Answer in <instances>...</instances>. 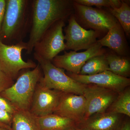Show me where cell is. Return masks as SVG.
Segmentation results:
<instances>
[{
    "label": "cell",
    "instance_id": "1",
    "mask_svg": "<svg viewBox=\"0 0 130 130\" xmlns=\"http://www.w3.org/2000/svg\"><path fill=\"white\" fill-rule=\"evenodd\" d=\"M72 0L31 1V25L26 54H30L35 44L58 21L66 20L73 13Z\"/></svg>",
    "mask_w": 130,
    "mask_h": 130
},
{
    "label": "cell",
    "instance_id": "2",
    "mask_svg": "<svg viewBox=\"0 0 130 130\" xmlns=\"http://www.w3.org/2000/svg\"><path fill=\"white\" fill-rule=\"evenodd\" d=\"M31 1L6 0L0 40L7 45L23 41L31 25Z\"/></svg>",
    "mask_w": 130,
    "mask_h": 130
},
{
    "label": "cell",
    "instance_id": "3",
    "mask_svg": "<svg viewBox=\"0 0 130 130\" xmlns=\"http://www.w3.org/2000/svg\"><path fill=\"white\" fill-rule=\"evenodd\" d=\"M43 76L38 64L32 70H27L20 74L16 82L0 95L17 110L29 111L36 88Z\"/></svg>",
    "mask_w": 130,
    "mask_h": 130
},
{
    "label": "cell",
    "instance_id": "4",
    "mask_svg": "<svg viewBox=\"0 0 130 130\" xmlns=\"http://www.w3.org/2000/svg\"><path fill=\"white\" fill-rule=\"evenodd\" d=\"M33 55L43 74L39 82L41 85L63 93L83 95L85 84L78 83L69 77L65 73L64 70L56 67L51 61L44 59L36 53Z\"/></svg>",
    "mask_w": 130,
    "mask_h": 130
},
{
    "label": "cell",
    "instance_id": "5",
    "mask_svg": "<svg viewBox=\"0 0 130 130\" xmlns=\"http://www.w3.org/2000/svg\"><path fill=\"white\" fill-rule=\"evenodd\" d=\"M73 13L78 23L85 29H90L100 35L106 34L118 22L108 10L86 6L73 2Z\"/></svg>",
    "mask_w": 130,
    "mask_h": 130
},
{
    "label": "cell",
    "instance_id": "6",
    "mask_svg": "<svg viewBox=\"0 0 130 130\" xmlns=\"http://www.w3.org/2000/svg\"><path fill=\"white\" fill-rule=\"evenodd\" d=\"M26 48L27 43L24 41L8 45L0 40V66L13 80L17 79L22 70L34 69L37 66L32 60L25 61L23 59L22 51Z\"/></svg>",
    "mask_w": 130,
    "mask_h": 130
},
{
    "label": "cell",
    "instance_id": "7",
    "mask_svg": "<svg viewBox=\"0 0 130 130\" xmlns=\"http://www.w3.org/2000/svg\"><path fill=\"white\" fill-rule=\"evenodd\" d=\"M66 20H60L54 24L35 44V53L42 58L50 61L58 54L66 51L63 28Z\"/></svg>",
    "mask_w": 130,
    "mask_h": 130
},
{
    "label": "cell",
    "instance_id": "8",
    "mask_svg": "<svg viewBox=\"0 0 130 130\" xmlns=\"http://www.w3.org/2000/svg\"><path fill=\"white\" fill-rule=\"evenodd\" d=\"M68 25L64 28L66 50H87L95 44L100 34L92 30H86L79 25L73 13L69 17Z\"/></svg>",
    "mask_w": 130,
    "mask_h": 130
},
{
    "label": "cell",
    "instance_id": "9",
    "mask_svg": "<svg viewBox=\"0 0 130 130\" xmlns=\"http://www.w3.org/2000/svg\"><path fill=\"white\" fill-rule=\"evenodd\" d=\"M118 94L111 90L95 85L85 84L83 95L86 100V106L83 120L95 114L106 112Z\"/></svg>",
    "mask_w": 130,
    "mask_h": 130
},
{
    "label": "cell",
    "instance_id": "10",
    "mask_svg": "<svg viewBox=\"0 0 130 130\" xmlns=\"http://www.w3.org/2000/svg\"><path fill=\"white\" fill-rule=\"evenodd\" d=\"M106 51V50L97 41L90 48L84 52L65 51L64 54L57 55L51 61L56 67L68 72L79 74L81 68L87 61L94 56L104 54Z\"/></svg>",
    "mask_w": 130,
    "mask_h": 130
},
{
    "label": "cell",
    "instance_id": "11",
    "mask_svg": "<svg viewBox=\"0 0 130 130\" xmlns=\"http://www.w3.org/2000/svg\"><path fill=\"white\" fill-rule=\"evenodd\" d=\"M63 93L46 88L39 82L35 90L30 111L37 117L54 113Z\"/></svg>",
    "mask_w": 130,
    "mask_h": 130
},
{
    "label": "cell",
    "instance_id": "12",
    "mask_svg": "<svg viewBox=\"0 0 130 130\" xmlns=\"http://www.w3.org/2000/svg\"><path fill=\"white\" fill-rule=\"evenodd\" d=\"M69 77L84 84H94L119 93L129 86L130 79L114 74L108 71L92 75H82L67 72Z\"/></svg>",
    "mask_w": 130,
    "mask_h": 130
},
{
    "label": "cell",
    "instance_id": "13",
    "mask_svg": "<svg viewBox=\"0 0 130 130\" xmlns=\"http://www.w3.org/2000/svg\"><path fill=\"white\" fill-rule=\"evenodd\" d=\"M86 106L83 95L63 93L54 113L71 119L77 124L83 120Z\"/></svg>",
    "mask_w": 130,
    "mask_h": 130
},
{
    "label": "cell",
    "instance_id": "14",
    "mask_svg": "<svg viewBox=\"0 0 130 130\" xmlns=\"http://www.w3.org/2000/svg\"><path fill=\"white\" fill-rule=\"evenodd\" d=\"M119 114L111 112L95 114L76 124L82 130H117L121 124Z\"/></svg>",
    "mask_w": 130,
    "mask_h": 130
},
{
    "label": "cell",
    "instance_id": "15",
    "mask_svg": "<svg viewBox=\"0 0 130 130\" xmlns=\"http://www.w3.org/2000/svg\"><path fill=\"white\" fill-rule=\"evenodd\" d=\"M97 41L102 47H108L119 55L129 56V47L124 31L118 22Z\"/></svg>",
    "mask_w": 130,
    "mask_h": 130
},
{
    "label": "cell",
    "instance_id": "16",
    "mask_svg": "<svg viewBox=\"0 0 130 130\" xmlns=\"http://www.w3.org/2000/svg\"><path fill=\"white\" fill-rule=\"evenodd\" d=\"M37 120L40 130H70L76 124L72 120L55 113L37 117Z\"/></svg>",
    "mask_w": 130,
    "mask_h": 130
},
{
    "label": "cell",
    "instance_id": "17",
    "mask_svg": "<svg viewBox=\"0 0 130 130\" xmlns=\"http://www.w3.org/2000/svg\"><path fill=\"white\" fill-rule=\"evenodd\" d=\"M109 71L114 74L128 78L130 74L129 56L119 55L113 51H107L105 54Z\"/></svg>",
    "mask_w": 130,
    "mask_h": 130
},
{
    "label": "cell",
    "instance_id": "18",
    "mask_svg": "<svg viewBox=\"0 0 130 130\" xmlns=\"http://www.w3.org/2000/svg\"><path fill=\"white\" fill-rule=\"evenodd\" d=\"M12 130H40L37 117L29 110H17L13 115Z\"/></svg>",
    "mask_w": 130,
    "mask_h": 130
},
{
    "label": "cell",
    "instance_id": "19",
    "mask_svg": "<svg viewBox=\"0 0 130 130\" xmlns=\"http://www.w3.org/2000/svg\"><path fill=\"white\" fill-rule=\"evenodd\" d=\"M109 71V66L105 54L90 58L81 68L79 74L92 75Z\"/></svg>",
    "mask_w": 130,
    "mask_h": 130
},
{
    "label": "cell",
    "instance_id": "20",
    "mask_svg": "<svg viewBox=\"0 0 130 130\" xmlns=\"http://www.w3.org/2000/svg\"><path fill=\"white\" fill-rule=\"evenodd\" d=\"M108 11L117 19L122 27L125 35H130V7L125 1H121V5L118 8H107Z\"/></svg>",
    "mask_w": 130,
    "mask_h": 130
},
{
    "label": "cell",
    "instance_id": "21",
    "mask_svg": "<svg viewBox=\"0 0 130 130\" xmlns=\"http://www.w3.org/2000/svg\"><path fill=\"white\" fill-rule=\"evenodd\" d=\"M109 111L130 117V90L125 89L119 93L117 98L110 106Z\"/></svg>",
    "mask_w": 130,
    "mask_h": 130
},
{
    "label": "cell",
    "instance_id": "22",
    "mask_svg": "<svg viewBox=\"0 0 130 130\" xmlns=\"http://www.w3.org/2000/svg\"><path fill=\"white\" fill-rule=\"evenodd\" d=\"M75 2L80 5L91 7L95 6L98 8L102 7L107 8H118L121 5L120 0H74Z\"/></svg>",
    "mask_w": 130,
    "mask_h": 130
},
{
    "label": "cell",
    "instance_id": "23",
    "mask_svg": "<svg viewBox=\"0 0 130 130\" xmlns=\"http://www.w3.org/2000/svg\"><path fill=\"white\" fill-rule=\"evenodd\" d=\"M14 83V80L6 74L0 66V94Z\"/></svg>",
    "mask_w": 130,
    "mask_h": 130
},
{
    "label": "cell",
    "instance_id": "24",
    "mask_svg": "<svg viewBox=\"0 0 130 130\" xmlns=\"http://www.w3.org/2000/svg\"><path fill=\"white\" fill-rule=\"evenodd\" d=\"M0 109L5 110L13 115L17 109L8 100L0 95Z\"/></svg>",
    "mask_w": 130,
    "mask_h": 130
},
{
    "label": "cell",
    "instance_id": "25",
    "mask_svg": "<svg viewBox=\"0 0 130 130\" xmlns=\"http://www.w3.org/2000/svg\"><path fill=\"white\" fill-rule=\"evenodd\" d=\"M12 118L13 115L0 109V123L11 127Z\"/></svg>",
    "mask_w": 130,
    "mask_h": 130
},
{
    "label": "cell",
    "instance_id": "26",
    "mask_svg": "<svg viewBox=\"0 0 130 130\" xmlns=\"http://www.w3.org/2000/svg\"><path fill=\"white\" fill-rule=\"evenodd\" d=\"M6 8V0H0V31L5 16Z\"/></svg>",
    "mask_w": 130,
    "mask_h": 130
},
{
    "label": "cell",
    "instance_id": "27",
    "mask_svg": "<svg viewBox=\"0 0 130 130\" xmlns=\"http://www.w3.org/2000/svg\"><path fill=\"white\" fill-rule=\"evenodd\" d=\"M117 130H130V123L129 121H124Z\"/></svg>",
    "mask_w": 130,
    "mask_h": 130
},
{
    "label": "cell",
    "instance_id": "28",
    "mask_svg": "<svg viewBox=\"0 0 130 130\" xmlns=\"http://www.w3.org/2000/svg\"><path fill=\"white\" fill-rule=\"evenodd\" d=\"M0 127H3V128H8V129H11V127L8 126L4 124H2V123H0Z\"/></svg>",
    "mask_w": 130,
    "mask_h": 130
},
{
    "label": "cell",
    "instance_id": "29",
    "mask_svg": "<svg viewBox=\"0 0 130 130\" xmlns=\"http://www.w3.org/2000/svg\"><path fill=\"white\" fill-rule=\"evenodd\" d=\"M0 130H12V129H8V128L0 127Z\"/></svg>",
    "mask_w": 130,
    "mask_h": 130
},
{
    "label": "cell",
    "instance_id": "30",
    "mask_svg": "<svg viewBox=\"0 0 130 130\" xmlns=\"http://www.w3.org/2000/svg\"><path fill=\"white\" fill-rule=\"evenodd\" d=\"M70 130H82L80 129H78V128H76V127H74V128H73L72 129H71Z\"/></svg>",
    "mask_w": 130,
    "mask_h": 130
}]
</instances>
